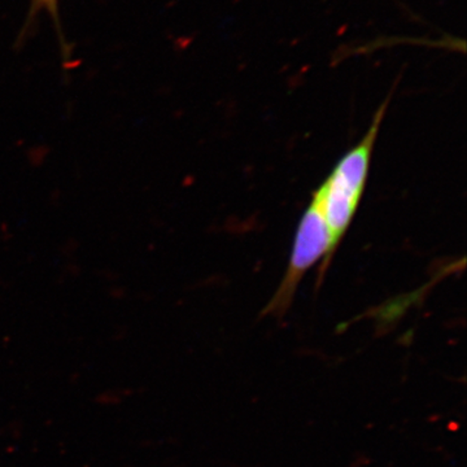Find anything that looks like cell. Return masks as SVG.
Wrapping results in <instances>:
<instances>
[{
    "label": "cell",
    "instance_id": "obj_1",
    "mask_svg": "<svg viewBox=\"0 0 467 467\" xmlns=\"http://www.w3.org/2000/svg\"><path fill=\"white\" fill-rule=\"evenodd\" d=\"M387 103L389 99L378 109L364 138L337 161L325 182L313 192V196L321 202L334 254L348 232L364 195L371 156L386 113Z\"/></svg>",
    "mask_w": 467,
    "mask_h": 467
},
{
    "label": "cell",
    "instance_id": "obj_2",
    "mask_svg": "<svg viewBox=\"0 0 467 467\" xmlns=\"http://www.w3.org/2000/svg\"><path fill=\"white\" fill-rule=\"evenodd\" d=\"M333 257L330 234H328L321 202L312 196V201L297 226L290 263L285 269L284 279L264 313L278 316V317L284 316L290 309L300 282L303 281L304 275L308 273L310 267L315 266L318 261H322L321 270H319V281H321Z\"/></svg>",
    "mask_w": 467,
    "mask_h": 467
},
{
    "label": "cell",
    "instance_id": "obj_3",
    "mask_svg": "<svg viewBox=\"0 0 467 467\" xmlns=\"http://www.w3.org/2000/svg\"><path fill=\"white\" fill-rule=\"evenodd\" d=\"M43 3H46V5H52L55 3V0H42Z\"/></svg>",
    "mask_w": 467,
    "mask_h": 467
}]
</instances>
